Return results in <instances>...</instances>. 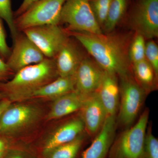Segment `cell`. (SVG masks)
<instances>
[{
    "label": "cell",
    "mask_w": 158,
    "mask_h": 158,
    "mask_svg": "<svg viewBox=\"0 0 158 158\" xmlns=\"http://www.w3.org/2000/svg\"><path fill=\"white\" fill-rule=\"evenodd\" d=\"M61 23L68 25L67 31L95 34L103 33L89 0H66L61 11Z\"/></svg>",
    "instance_id": "obj_6"
},
{
    "label": "cell",
    "mask_w": 158,
    "mask_h": 158,
    "mask_svg": "<svg viewBox=\"0 0 158 158\" xmlns=\"http://www.w3.org/2000/svg\"><path fill=\"white\" fill-rule=\"evenodd\" d=\"M90 141V138L85 131L73 141L54 148L43 155L45 158H77L82 148Z\"/></svg>",
    "instance_id": "obj_20"
},
{
    "label": "cell",
    "mask_w": 158,
    "mask_h": 158,
    "mask_svg": "<svg viewBox=\"0 0 158 158\" xmlns=\"http://www.w3.org/2000/svg\"><path fill=\"white\" fill-rule=\"evenodd\" d=\"M75 90V76L58 77L48 84L34 90L26 97L30 99L42 98L55 100Z\"/></svg>",
    "instance_id": "obj_17"
},
{
    "label": "cell",
    "mask_w": 158,
    "mask_h": 158,
    "mask_svg": "<svg viewBox=\"0 0 158 158\" xmlns=\"http://www.w3.org/2000/svg\"><path fill=\"white\" fill-rule=\"evenodd\" d=\"M152 123L148 124L144 145L139 158H158V139L153 134Z\"/></svg>",
    "instance_id": "obj_22"
},
{
    "label": "cell",
    "mask_w": 158,
    "mask_h": 158,
    "mask_svg": "<svg viewBox=\"0 0 158 158\" xmlns=\"http://www.w3.org/2000/svg\"><path fill=\"white\" fill-rule=\"evenodd\" d=\"M12 102L7 98H3L0 100V117L6 108L11 104Z\"/></svg>",
    "instance_id": "obj_30"
},
{
    "label": "cell",
    "mask_w": 158,
    "mask_h": 158,
    "mask_svg": "<svg viewBox=\"0 0 158 158\" xmlns=\"http://www.w3.org/2000/svg\"><path fill=\"white\" fill-rule=\"evenodd\" d=\"M14 41V47L6 62L13 73L41 62L46 58L25 34L18 35Z\"/></svg>",
    "instance_id": "obj_10"
},
{
    "label": "cell",
    "mask_w": 158,
    "mask_h": 158,
    "mask_svg": "<svg viewBox=\"0 0 158 158\" xmlns=\"http://www.w3.org/2000/svg\"><path fill=\"white\" fill-rule=\"evenodd\" d=\"M3 158H24L23 156L19 152H11L9 150L6 153Z\"/></svg>",
    "instance_id": "obj_32"
},
{
    "label": "cell",
    "mask_w": 158,
    "mask_h": 158,
    "mask_svg": "<svg viewBox=\"0 0 158 158\" xmlns=\"http://www.w3.org/2000/svg\"><path fill=\"white\" fill-rule=\"evenodd\" d=\"M129 0H112L102 31L109 33L115 31L127 14Z\"/></svg>",
    "instance_id": "obj_21"
},
{
    "label": "cell",
    "mask_w": 158,
    "mask_h": 158,
    "mask_svg": "<svg viewBox=\"0 0 158 158\" xmlns=\"http://www.w3.org/2000/svg\"><path fill=\"white\" fill-rule=\"evenodd\" d=\"M9 150V144L7 141L0 136V152H6Z\"/></svg>",
    "instance_id": "obj_31"
},
{
    "label": "cell",
    "mask_w": 158,
    "mask_h": 158,
    "mask_svg": "<svg viewBox=\"0 0 158 158\" xmlns=\"http://www.w3.org/2000/svg\"><path fill=\"white\" fill-rule=\"evenodd\" d=\"M96 92L106 111L108 116L116 117L120 97L118 75L105 71L101 83Z\"/></svg>",
    "instance_id": "obj_16"
},
{
    "label": "cell",
    "mask_w": 158,
    "mask_h": 158,
    "mask_svg": "<svg viewBox=\"0 0 158 158\" xmlns=\"http://www.w3.org/2000/svg\"><path fill=\"white\" fill-rule=\"evenodd\" d=\"M80 112L85 132L91 141L101 130L108 116L97 92L88 95Z\"/></svg>",
    "instance_id": "obj_12"
},
{
    "label": "cell",
    "mask_w": 158,
    "mask_h": 158,
    "mask_svg": "<svg viewBox=\"0 0 158 158\" xmlns=\"http://www.w3.org/2000/svg\"><path fill=\"white\" fill-rule=\"evenodd\" d=\"M112 0H89L90 8L102 30Z\"/></svg>",
    "instance_id": "obj_25"
},
{
    "label": "cell",
    "mask_w": 158,
    "mask_h": 158,
    "mask_svg": "<svg viewBox=\"0 0 158 158\" xmlns=\"http://www.w3.org/2000/svg\"><path fill=\"white\" fill-rule=\"evenodd\" d=\"M150 111L145 108L135 123L116 135L107 158H139L143 148Z\"/></svg>",
    "instance_id": "obj_4"
},
{
    "label": "cell",
    "mask_w": 158,
    "mask_h": 158,
    "mask_svg": "<svg viewBox=\"0 0 158 158\" xmlns=\"http://www.w3.org/2000/svg\"><path fill=\"white\" fill-rule=\"evenodd\" d=\"M88 96L81 95L74 90L54 100L47 119L49 121L56 120L78 112Z\"/></svg>",
    "instance_id": "obj_18"
},
{
    "label": "cell",
    "mask_w": 158,
    "mask_h": 158,
    "mask_svg": "<svg viewBox=\"0 0 158 158\" xmlns=\"http://www.w3.org/2000/svg\"><path fill=\"white\" fill-rule=\"evenodd\" d=\"M118 77L120 97L116 124L117 130L122 131L135 123L148 95L134 78L132 73Z\"/></svg>",
    "instance_id": "obj_3"
},
{
    "label": "cell",
    "mask_w": 158,
    "mask_h": 158,
    "mask_svg": "<svg viewBox=\"0 0 158 158\" xmlns=\"http://www.w3.org/2000/svg\"><path fill=\"white\" fill-rule=\"evenodd\" d=\"M130 31L149 40L158 36V0H137L127 15Z\"/></svg>",
    "instance_id": "obj_5"
},
{
    "label": "cell",
    "mask_w": 158,
    "mask_h": 158,
    "mask_svg": "<svg viewBox=\"0 0 158 158\" xmlns=\"http://www.w3.org/2000/svg\"><path fill=\"white\" fill-rule=\"evenodd\" d=\"M0 18L8 25L14 41L18 34L15 23L11 0H0Z\"/></svg>",
    "instance_id": "obj_24"
},
{
    "label": "cell",
    "mask_w": 158,
    "mask_h": 158,
    "mask_svg": "<svg viewBox=\"0 0 158 158\" xmlns=\"http://www.w3.org/2000/svg\"><path fill=\"white\" fill-rule=\"evenodd\" d=\"M12 73H13V72L9 68L6 62L0 57V83H2Z\"/></svg>",
    "instance_id": "obj_28"
},
{
    "label": "cell",
    "mask_w": 158,
    "mask_h": 158,
    "mask_svg": "<svg viewBox=\"0 0 158 158\" xmlns=\"http://www.w3.org/2000/svg\"><path fill=\"white\" fill-rule=\"evenodd\" d=\"M5 98H6V96H5V94H4L2 92L0 91V100Z\"/></svg>",
    "instance_id": "obj_33"
},
{
    "label": "cell",
    "mask_w": 158,
    "mask_h": 158,
    "mask_svg": "<svg viewBox=\"0 0 158 158\" xmlns=\"http://www.w3.org/2000/svg\"><path fill=\"white\" fill-rule=\"evenodd\" d=\"M66 31L105 71L118 76L132 73L128 50L132 31L95 34Z\"/></svg>",
    "instance_id": "obj_1"
},
{
    "label": "cell",
    "mask_w": 158,
    "mask_h": 158,
    "mask_svg": "<svg viewBox=\"0 0 158 158\" xmlns=\"http://www.w3.org/2000/svg\"><path fill=\"white\" fill-rule=\"evenodd\" d=\"M85 131L84 123L79 111L54 130L44 143L43 153L73 141Z\"/></svg>",
    "instance_id": "obj_13"
},
{
    "label": "cell",
    "mask_w": 158,
    "mask_h": 158,
    "mask_svg": "<svg viewBox=\"0 0 158 158\" xmlns=\"http://www.w3.org/2000/svg\"><path fill=\"white\" fill-rule=\"evenodd\" d=\"M58 77L55 59L46 58L22 69L11 80L0 83V91L12 102L24 101L29 94Z\"/></svg>",
    "instance_id": "obj_2"
},
{
    "label": "cell",
    "mask_w": 158,
    "mask_h": 158,
    "mask_svg": "<svg viewBox=\"0 0 158 158\" xmlns=\"http://www.w3.org/2000/svg\"><path fill=\"white\" fill-rule=\"evenodd\" d=\"M0 152V158H3L6 153L7 152Z\"/></svg>",
    "instance_id": "obj_34"
},
{
    "label": "cell",
    "mask_w": 158,
    "mask_h": 158,
    "mask_svg": "<svg viewBox=\"0 0 158 158\" xmlns=\"http://www.w3.org/2000/svg\"><path fill=\"white\" fill-rule=\"evenodd\" d=\"M22 31L46 58L51 59L55 58L69 36L66 30L57 24L37 26Z\"/></svg>",
    "instance_id": "obj_9"
},
{
    "label": "cell",
    "mask_w": 158,
    "mask_h": 158,
    "mask_svg": "<svg viewBox=\"0 0 158 158\" xmlns=\"http://www.w3.org/2000/svg\"><path fill=\"white\" fill-rule=\"evenodd\" d=\"M116 130V117L108 116L89 147L82 152L81 158H107Z\"/></svg>",
    "instance_id": "obj_15"
},
{
    "label": "cell",
    "mask_w": 158,
    "mask_h": 158,
    "mask_svg": "<svg viewBox=\"0 0 158 158\" xmlns=\"http://www.w3.org/2000/svg\"><path fill=\"white\" fill-rule=\"evenodd\" d=\"M132 73L136 81L148 95L158 88V74L146 59L132 65Z\"/></svg>",
    "instance_id": "obj_19"
},
{
    "label": "cell",
    "mask_w": 158,
    "mask_h": 158,
    "mask_svg": "<svg viewBox=\"0 0 158 158\" xmlns=\"http://www.w3.org/2000/svg\"><path fill=\"white\" fill-rule=\"evenodd\" d=\"M145 58L158 74V46L153 39L146 42Z\"/></svg>",
    "instance_id": "obj_26"
},
{
    "label": "cell",
    "mask_w": 158,
    "mask_h": 158,
    "mask_svg": "<svg viewBox=\"0 0 158 158\" xmlns=\"http://www.w3.org/2000/svg\"><path fill=\"white\" fill-rule=\"evenodd\" d=\"M39 1L40 0H23L21 5L15 12V15L16 17H18Z\"/></svg>",
    "instance_id": "obj_29"
},
{
    "label": "cell",
    "mask_w": 158,
    "mask_h": 158,
    "mask_svg": "<svg viewBox=\"0 0 158 158\" xmlns=\"http://www.w3.org/2000/svg\"><path fill=\"white\" fill-rule=\"evenodd\" d=\"M11 50L7 44L6 33L2 20L0 19V56L2 59H8Z\"/></svg>",
    "instance_id": "obj_27"
},
{
    "label": "cell",
    "mask_w": 158,
    "mask_h": 158,
    "mask_svg": "<svg viewBox=\"0 0 158 158\" xmlns=\"http://www.w3.org/2000/svg\"><path fill=\"white\" fill-rule=\"evenodd\" d=\"M105 72L91 57L86 56L75 74V90L85 96L96 92L101 83Z\"/></svg>",
    "instance_id": "obj_11"
},
{
    "label": "cell",
    "mask_w": 158,
    "mask_h": 158,
    "mask_svg": "<svg viewBox=\"0 0 158 158\" xmlns=\"http://www.w3.org/2000/svg\"><path fill=\"white\" fill-rule=\"evenodd\" d=\"M41 114L35 106L11 103L0 117V136H13L22 132L35 123Z\"/></svg>",
    "instance_id": "obj_8"
},
{
    "label": "cell",
    "mask_w": 158,
    "mask_h": 158,
    "mask_svg": "<svg viewBox=\"0 0 158 158\" xmlns=\"http://www.w3.org/2000/svg\"><path fill=\"white\" fill-rule=\"evenodd\" d=\"M86 56L77 44L69 37L54 58L59 76L74 75Z\"/></svg>",
    "instance_id": "obj_14"
},
{
    "label": "cell",
    "mask_w": 158,
    "mask_h": 158,
    "mask_svg": "<svg viewBox=\"0 0 158 158\" xmlns=\"http://www.w3.org/2000/svg\"><path fill=\"white\" fill-rule=\"evenodd\" d=\"M66 0H40L15 20L16 28L23 31L37 26L59 25Z\"/></svg>",
    "instance_id": "obj_7"
},
{
    "label": "cell",
    "mask_w": 158,
    "mask_h": 158,
    "mask_svg": "<svg viewBox=\"0 0 158 158\" xmlns=\"http://www.w3.org/2000/svg\"><path fill=\"white\" fill-rule=\"evenodd\" d=\"M146 40L140 34L134 33L128 50V56L131 65L145 59Z\"/></svg>",
    "instance_id": "obj_23"
}]
</instances>
